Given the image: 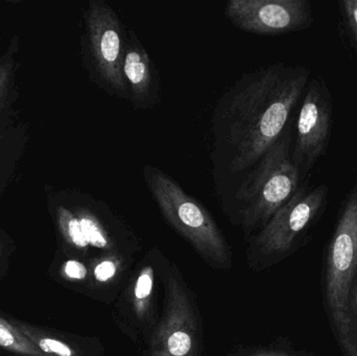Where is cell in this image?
Instances as JSON below:
<instances>
[{
  "instance_id": "cell-16",
  "label": "cell",
  "mask_w": 357,
  "mask_h": 356,
  "mask_svg": "<svg viewBox=\"0 0 357 356\" xmlns=\"http://www.w3.org/2000/svg\"><path fill=\"white\" fill-rule=\"evenodd\" d=\"M340 6L350 46L356 52L357 56V0H344Z\"/></svg>"
},
{
  "instance_id": "cell-10",
  "label": "cell",
  "mask_w": 357,
  "mask_h": 356,
  "mask_svg": "<svg viewBox=\"0 0 357 356\" xmlns=\"http://www.w3.org/2000/svg\"><path fill=\"white\" fill-rule=\"evenodd\" d=\"M123 77L129 102L135 110H148L161 102V81L158 68L135 31L129 29Z\"/></svg>"
},
{
  "instance_id": "cell-13",
  "label": "cell",
  "mask_w": 357,
  "mask_h": 356,
  "mask_svg": "<svg viewBox=\"0 0 357 356\" xmlns=\"http://www.w3.org/2000/svg\"><path fill=\"white\" fill-rule=\"evenodd\" d=\"M56 222L63 238L69 246L79 250H87L88 242L84 238L79 219L73 208L67 205H58L56 208Z\"/></svg>"
},
{
  "instance_id": "cell-5",
  "label": "cell",
  "mask_w": 357,
  "mask_h": 356,
  "mask_svg": "<svg viewBox=\"0 0 357 356\" xmlns=\"http://www.w3.org/2000/svg\"><path fill=\"white\" fill-rule=\"evenodd\" d=\"M128 31L129 29L108 2H88L82 36V54L88 75L109 96L129 102L123 77Z\"/></svg>"
},
{
  "instance_id": "cell-6",
  "label": "cell",
  "mask_w": 357,
  "mask_h": 356,
  "mask_svg": "<svg viewBox=\"0 0 357 356\" xmlns=\"http://www.w3.org/2000/svg\"><path fill=\"white\" fill-rule=\"evenodd\" d=\"M333 96L322 77L308 82L300 109L291 160L301 178L324 156L333 129Z\"/></svg>"
},
{
  "instance_id": "cell-12",
  "label": "cell",
  "mask_w": 357,
  "mask_h": 356,
  "mask_svg": "<svg viewBox=\"0 0 357 356\" xmlns=\"http://www.w3.org/2000/svg\"><path fill=\"white\" fill-rule=\"evenodd\" d=\"M13 325L18 328L38 349L44 355L50 356H77L75 350L66 343L52 338L44 332L31 327L29 324L20 321H13Z\"/></svg>"
},
{
  "instance_id": "cell-2",
  "label": "cell",
  "mask_w": 357,
  "mask_h": 356,
  "mask_svg": "<svg viewBox=\"0 0 357 356\" xmlns=\"http://www.w3.org/2000/svg\"><path fill=\"white\" fill-rule=\"evenodd\" d=\"M241 176L234 199L243 227L262 228L301 185V175L291 160V125Z\"/></svg>"
},
{
  "instance_id": "cell-18",
  "label": "cell",
  "mask_w": 357,
  "mask_h": 356,
  "mask_svg": "<svg viewBox=\"0 0 357 356\" xmlns=\"http://www.w3.org/2000/svg\"><path fill=\"white\" fill-rule=\"evenodd\" d=\"M10 71H12V63H0V110L3 108L4 104L8 100V89L10 86Z\"/></svg>"
},
{
  "instance_id": "cell-21",
  "label": "cell",
  "mask_w": 357,
  "mask_h": 356,
  "mask_svg": "<svg viewBox=\"0 0 357 356\" xmlns=\"http://www.w3.org/2000/svg\"><path fill=\"white\" fill-rule=\"evenodd\" d=\"M256 356H291V355H285V353H264V355H258Z\"/></svg>"
},
{
  "instance_id": "cell-20",
  "label": "cell",
  "mask_w": 357,
  "mask_h": 356,
  "mask_svg": "<svg viewBox=\"0 0 357 356\" xmlns=\"http://www.w3.org/2000/svg\"><path fill=\"white\" fill-rule=\"evenodd\" d=\"M350 305H351L352 311H354V315L357 317V284L356 288H354V292H352L351 303H350Z\"/></svg>"
},
{
  "instance_id": "cell-17",
  "label": "cell",
  "mask_w": 357,
  "mask_h": 356,
  "mask_svg": "<svg viewBox=\"0 0 357 356\" xmlns=\"http://www.w3.org/2000/svg\"><path fill=\"white\" fill-rule=\"evenodd\" d=\"M119 269V261L115 258H106L100 261L94 267L93 275L96 279L100 282H107L112 279L117 273Z\"/></svg>"
},
{
  "instance_id": "cell-14",
  "label": "cell",
  "mask_w": 357,
  "mask_h": 356,
  "mask_svg": "<svg viewBox=\"0 0 357 356\" xmlns=\"http://www.w3.org/2000/svg\"><path fill=\"white\" fill-rule=\"evenodd\" d=\"M0 347L24 356H50L39 350L18 328L0 318Z\"/></svg>"
},
{
  "instance_id": "cell-15",
  "label": "cell",
  "mask_w": 357,
  "mask_h": 356,
  "mask_svg": "<svg viewBox=\"0 0 357 356\" xmlns=\"http://www.w3.org/2000/svg\"><path fill=\"white\" fill-rule=\"evenodd\" d=\"M153 286H154V270L151 265H148L142 270L134 286V309L140 319H144L148 314Z\"/></svg>"
},
{
  "instance_id": "cell-11",
  "label": "cell",
  "mask_w": 357,
  "mask_h": 356,
  "mask_svg": "<svg viewBox=\"0 0 357 356\" xmlns=\"http://www.w3.org/2000/svg\"><path fill=\"white\" fill-rule=\"evenodd\" d=\"M77 198L79 202L71 208L79 219L86 242L94 248L113 249L112 236L102 217V213L107 209L106 204L83 192H77Z\"/></svg>"
},
{
  "instance_id": "cell-1",
  "label": "cell",
  "mask_w": 357,
  "mask_h": 356,
  "mask_svg": "<svg viewBox=\"0 0 357 356\" xmlns=\"http://www.w3.org/2000/svg\"><path fill=\"white\" fill-rule=\"evenodd\" d=\"M310 77L307 67L279 62L237 79L212 113L214 167L231 177L251 169L289 127Z\"/></svg>"
},
{
  "instance_id": "cell-9",
  "label": "cell",
  "mask_w": 357,
  "mask_h": 356,
  "mask_svg": "<svg viewBox=\"0 0 357 356\" xmlns=\"http://www.w3.org/2000/svg\"><path fill=\"white\" fill-rule=\"evenodd\" d=\"M151 356H195V325L184 288L169 278L167 311L151 343Z\"/></svg>"
},
{
  "instance_id": "cell-3",
  "label": "cell",
  "mask_w": 357,
  "mask_h": 356,
  "mask_svg": "<svg viewBox=\"0 0 357 356\" xmlns=\"http://www.w3.org/2000/svg\"><path fill=\"white\" fill-rule=\"evenodd\" d=\"M357 272V184L344 201L327 255L325 294L335 334L347 356H357L350 291Z\"/></svg>"
},
{
  "instance_id": "cell-8",
  "label": "cell",
  "mask_w": 357,
  "mask_h": 356,
  "mask_svg": "<svg viewBox=\"0 0 357 356\" xmlns=\"http://www.w3.org/2000/svg\"><path fill=\"white\" fill-rule=\"evenodd\" d=\"M327 198V186L300 185L295 194L261 228L255 238V246L268 255L291 250L298 238L320 217Z\"/></svg>"
},
{
  "instance_id": "cell-7",
  "label": "cell",
  "mask_w": 357,
  "mask_h": 356,
  "mask_svg": "<svg viewBox=\"0 0 357 356\" xmlns=\"http://www.w3.org/2000/svg\"><path fill=\"white\" fill-rule=\"evenodd\" d=\"M225 16L236 29L259 36L295 33L314 22L308 0H229Z\"/></svg>"
},
{
  "instance_id": "cell-4",
  "label": "cell",
  "mask_w": 357,
  "mask_h": 356,
  "mask_svg": "<svg viewBox=\"0 0 357 356\" xmlns=\"http://www.w3.org/2000/svg\"><path fill=\"white\" fill-rule=\"evenodd\" d=\"M142 173L146 187L165 221L206 258L226 263L228 247L206 207L159 167L144 164Z\"/></svg>"
},
{
  "instance_id": "cell-19",
  "label": "cell",
  "mask_w": 357,
  "mask_h": 356,
  "mask_svg": "<svg viewBox=\"0 0 357 356\" xmlns=\"http://www.w3.org/2000/svg\"><path fill=\"white\" fill-rule=\"evenodd\" d=\"M62 274L69 280H84L87 276V269L77 261H68L63 265Z\"/></svg>"
}]
</instances>
